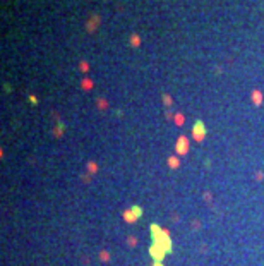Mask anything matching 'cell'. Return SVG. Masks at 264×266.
<instances>
[{"instance_id":"obj_4","label":"cell","mask_w":264,"mask_h":266,"mask_svg":"<svg viewBox=\"0 0 264 266\" xmlns=\"http://www.w3.org/2000/svg\"><path fill=\"white\" fill-rule=\"evenodd\" d=\"M252 98H256V105L261 103V93H259V91H254V93H252Z\"/></svg>"},{"instance_id":"obj_3","label":"cell","mask_w":264,"mask_h":266,"mask_svg":"<svg viewBox=\"0 0 264 266\" xmlns=\"http://www.w3.org/2000/svg\"><path fill=\"white\" fill-rule=\"evenodd\" d=\"M130 41H132V47H139V36L137 34H132V36H130Z\"/></svg>"},{"instance_id":"obj_1","label":"cell","mask_w":264,"mask_h":266,"mask_svg":"<svg viewBox=\"0 0 264 266\" xmlns=\"http://www.w3.org/2000/svg\"><path fill=\"white\" fill-rule=\"evenodd\" d=\"M204 124L202 122H196V126H194V137H196L197 141H202V137H204Z\"/></svg>"},{"instance_id":"obj_5","label":"cell","mask_w":264,"mask_h":266,"mask_svg":"<svg viewBox=\"0 0 264 266\" xmlns=\"http://www.w3.org/2000/svg\"><path fill=\"white\" fill-rule=\"evenodd\" d=\"M154 266H161V264H154Z\"/></svg>"},{"instance_id":"obj_2","label":"cell","mask_w":264,"mask_h":266,"mask_svg":"<svg viewBox=\"0 0 264 266\" xmlns=\"http://www.w3.org/2000/svg\"><path fill=\"white\" fill-rule=\"evenodd\" d=\"M179 151L180 153L187 151V139H185V137H180V141H179Z\"/></svg>"}]
</instances>
